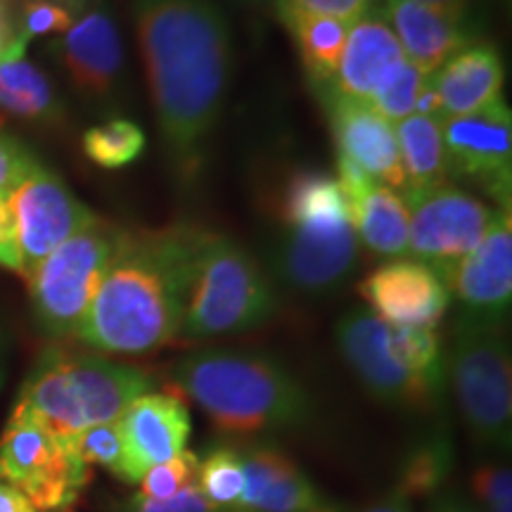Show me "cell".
I'll list each match as a JSON object with an SVG mask.
<instances>
[{
  "label": "cell",
  "instance_id": "8",
  "mask_svg": "<svg viewBox=\"0 0 512 512\" xmlns=\"http://www.w3.org/2000/svg\"><path fill=\"white\" fill-rule=\"evenodd\" d=\"M93 467L81 463L27 408H12L0 432V482H8L41 512H69L91 484Z\"/></svg>",
  "mask_w": 512,
  "mask_h": 512
},
{
  "label": "cell",
  "instance_id": "12",
  "mask_svg": "<svg viewBox=\"0 0 512 512\" xmlns=\"http://www.w3.org/2000/svg\"><path fill=\"white\" fill-rule=\"evenodd\" d=\"M273 252L278 280L304 297H325L344 285L358 259V235L351 219L302 221Z\"/></svg>",
  "mask_w": 512,
  "mask_h": 512
},
{
  "label": "cell",
  "instance_id": "45",
  "mask_svg": "<svg viewBox=\"0 0 512 512\" xmlns=\"http://www.w3.org/2000/svg\"><path fill=\"white\" fill-rule=\"evenodd\" d=\"M5 377H8V337L0 330V389H3Z\"/></svg>",
  "mask_w": 512,
  "mask_h": 512
},
{
  "label": "cell",
  "instance_id": "10",
  "mask_svg": "<svg viewBox=\"0 0 512 512\" xmlns=\"http://www.w3.org/2000/svg\"><path fill=\"white\" fill-rule=\"evenodd\" d=\"M337 349L366 392L384 406L406 413H430L446 387L413 373L389 342V323L370 311H349L335 328Z\"/></svg>",
  "mask_w": 512,
  "mask_h": 512
},
{
  "label": "cell",
  "instance_id": "30",
  "mask_svg": "<svg viewBox=\"0 0 512 512\" xmlns=\"http://www.w3.org/2000/svg\"><path fill=\"white\" fill-rule=\"evenodd\" d=\"M83 155L100 169H124L143 155L145 133L131 119H112L83 133Z\"/></svg>",
  "mask_w": 512,
  "mask_h": 512
},
{
  "label": "cell",
  "instance_id": "24",
  "mask_svg": "<svg viewBox=\"0 0 512 512\" xmlns=\"http://www.w3.org/2000/svg\"><path fill=\"white\" fill-rule=\"evenodd\" d=\"M0 112L31 124H50L62 114L53 83L24 50L0 60Z\"/></svg>",
  "mask_w": 512,
  "mask_h": 512
},
{
  "label": "cell",
  "instance_id": "2",
  "mask_svg": "<svg viewBox=\"0 0 512 512\" xmlns=\"http://www.w3.org/2000/svg\"><path fill=\"white\" fill-rule=\"evenodd\" d=\"M195 235V226L121 233L74 339L114 356H147L176 342Z\"/></svg>",
  "mask_w": 512,
  "mask_h": 512
},
{
  "label": "cell",
  "instance_id": "9",
  "mask_svg": "<svg viewBox=\"0 0 512 512\" xmlns=\"http://www.w3.org/2000/svg\"><path fill=\"white\" fill-rule=\"evenodd\" d=\"M408 207V256L441 280L465 259L494 223L496 209L453 183L403 190Z\"/></svg>",
  "mask_w": 512,
  "mask_h": 512
},
{
  "label": "cell",
  "instance_id": "35",
  "mask_svg": "<svg viewBox=\"0 0 512 512\" xmlns=\"http://www.w3.org/2000/svg\"><path fill=\"white\" fill-rule=\"evenodd\" d=\"M472 496L482 512H512V472L510 467L486 463L472 472Z\"/></svg>",
  "mask_w": 512,
  "mask_h": 512
},
{
  "label": "cell",
  "instance_id": "15",
  "mask_svg": "<svg viewBox=\"0 0 512 512\" xmlns=\"http://www.w3.org/2000/svg\"><path fill=\"white\" fill-rule=\"evenodd\" d=\"M358 294L370 313L399 328L437 330L451 304L444 280L413 259H394L375 268L358 283Z\"/></svg>",
  "mask_w": 512,
  "mask_h": 512
},
{
  "label": "cell",
  "instance_id": "3",
  "mask_svg": "<svg viewBox=\"0 0 512 512\" xmlns=\"http://www.w3.org/2000/svg\"><path fill=\"white\" fill-rule=\"evenodd\" d=\"M176 396H188L228 437L304 427L313 415L306 389L285 366L264 354L204 349L174 363Z\"/></svg>",
  "mask_w": 512,
  "mask_h": 512
},
{
  "label": "cell",
  "instance_id": "29",
  "mask_svg": "<svg viewBox=\"0 0 512 512\" xmlns=\"http://www.w3.org/2000/svg\"><path fill=\"white\" fill-rule=\"evenodd\" d=\"M197 489L221 512H235L245 491V467L238 446L216 444L204 451L197 465Z\"/></svg>",
  "mask_w": 512,
  "mask_h": 512
},
{
  "label": "cell",
  "instance_id": "28",
  "mask_svg": "<svg viewBox=\"0 0 512 512\" xmlns=\"http://www.w3.org/2000/svg\"><path fill=\"white\" fill-rule=\"evenodd\" d=\"M280 219L285 226L302 221L351 219V207L337 178L318 171H302L287 183L280 202Z\"/></svg>",
  "mask_w": 512,
  "mask_h": 512
},
{
  "label": "cell",
  "instance_id": "44",
  "mask_svg": "<svg viewBox=\"0 0 512 512\" xmlns=\"http://www.w3.org/2000/svg\"><path fill=\"white\" fill-rule=\"evenodd\" d=\"M361 512H411V501L406 496H401L396 489H392V494L382 496L380 501L368 505Z\"/></svg>",
  "mask_w": 512,
  "mask_h": 512
},
{
  "label": "cell",
  "instance_id": "4",
  "mask_svg": "<svg viewBox=\"0 0 512 512\" xmlns=\"http://www.w3.org/2000/svg\"><path fill=\"white\" fill-rule=\"evenodd\" d=\"M155 380L143 368L98 354L48 347L38 356L19 389L17 406L72 444L76 434L119 415L138 396L152 392Z\"/></svg>",
  "mask_w": 512,
  "mask_h": 512
},
{
  "label": "cell",
  "instance_id": "36",
  "mask_svg": "<svg viewBox=\"0 0 512 512\" xmlns=\"http://www.w3.org/2000/svg\"><path fill=\"white\" fill-rule=\"evenodd\" d=\"M114 512H221L216 505H211L197 486H188L181 494L155 501L143 494H131L124 501L117 503Z\"/></svg>",
  "mask_w": 512,
  "mask_h": 512
},
{
  "label": "cell",
  "instance_id": "40",
  "mask_svg": "<svg viewBox=\"0 0 512 512\" xmlns=\"http://www.w3.org/2000/svg\"><path fill=\"white\" fill-rule=\"evenodd\" d=\"M413 3L425 5V8L437 10L439 15L451 19V22L467 27L479 34V0H413Z\"/></svg>",
  "mask_w": 512,
  "mask_h": 512
},
{
  "label": "cell",
  "instance_id": "6",
  "mask_svg": "<svg viewBox=\"0 0 512 512\" xmlns=\"http://www.w3.org/2000/svg\"><path fill=\"white\" fill-rule=\"evenodd\" d=\"M505 318L460 311L446 354V382L479 446L510 451L512 368Z\"/></svg>",
  "mask_w": 512,
  "mask_h": 512
},
{
  "label": "cell",
  "instance_id": "18",
  "mask_svg": "<svg viewBox=\"0 0 512 512\" xmlns=\"http://www.w3.org/2000/svg\"><path fill=\"white\" fill-rule=\"evenodd\" d=\"M240 456L245 491L235 512H344L278 446L249 444Z\"/></svg>",
  "mask_w": 512,
  "mask_h": 512
},
{
  "label": "cell",
  "instance_id": "7",
  "mask_svg": "<svg viewBox=\"0 0 512 512\" xmlns=\"http://www.w3.org/2000/svg\"><path fill=\"white\" fill-rule=\"evenodd\" d=\"M121 233L124 230L98 219L62 242L29 273L31 311L43 335L76 337L112 264Z\"/></svg>",
  "mask_w": 512,
  "mask_h": 512
},
{
  "label": "cell",
  "instance_id": "25",
  "mask_svg": "<svg viewBox=\"0 0 512 512\" xmlns=\"http://www.w3.org/2000/svg\"><path fill=\"white\" fill-rule=\"evenodd\" d=\"M278 19L297 43L311 86H325L335 79L351 24L309 15V12H280Z\"/></svg>",
  "mask_w": 512,
  "mask_h": 512
},
{
  "label": "cell",
  "instance_id": "31",
  "mask_svg": "<svg viewBox=\"0 0 512 512\" xmlns=\"http://www.w3.org/2000/svg\"><path fill=\"white\" fill-rule=\"evenodd\" d=\"M427 74H422L413 62L403 60L396 64L394 72L380 83V88L370 95L368 105L389 121L399 124L415 112V98H418L420 83Z\"/></svg>",
  "mask_w": 512,
  "mask_h": 512
},
{
  "label": "cell",
  "instance_id": "38",
  "mask_svg": "<svg viewBox=\"0 0 512 512\" xmlns=\"http://www.w3.org/2000/svg\"><path fill=\"white\" fill-rule=\"evenodd\" d=\"M36 166V157L27 147L8 133H0V197H8Z\"/></svg>",
  "mask_w": 512,
  "mask_h": 512
},
{
  "label": "cell",
  "instance_id": "21",
  "mask_svg": "<svg viewBox=\"0 0 512 512\" xmlns=\"http://www.w3.org/2000/svg\"><path fill=\"white\" fill-rule=\"evenodd\" d=\"M403 60L406 55H403L399 38L389 27L380 5H373L366 15L349 27L335 79L325 86L347 95V98L368 102L370 95Z\"/></svg>",
  "mask_w": 512,
  "mask_h": 512
},
{
  "label": "cell",
  "instance_id": "43",
  "mask_svg": "<svg viewBox=\"0 0 512 512\" xmlns=\"http://www.w3.org/2000/svg\"><path fill=\"white\" fill-rule=\"evenodd\" d=\"M0 512H38L29 498L8 482H0Z\"/></svg>",
  "mask_w": 512,
  "mask_h": 512
},
{
  "label": "cell",
  "instance_id": "1",
  "mask_svg": "<svg viewBox=\"0 0 512 512\" xmlns=\"http://www.w3.org/2000/svg\"><path fill=\"white\" fill-rule=\"evenodd\" d=\"M157 128L178 181L195 183L226 105L233 43L214 0H133Z\"/></svg>",
  "mask_w": 512,
  "mask_h": 512
},
{
  "label": "cell",
  "instance_id": "19",
  "mask_svg": "<svg viewBox=\"0 0 512 512\" xmlns=\"http://www.w3.org/2000/svg\"><path fill=\"white\" fill-rule=\"evenodd\" d=\"M64 72L88 98H107L124 69L119 27L107 10H91L55 43Z\"/></svg>",
  "mask_w": 512,
  "mask_h": 512
},
{
  "label": "cell",
  "instance_id": "23",
  "mask_svg": "<svg viewBox=\"0 0 512 512\" xmlns=\"http://www.w3.org/2000/svg\"><path fill=\"white\" fill-rule=\"evenodd\" d=\"M432 79L444 117H463L503 100V62L494 43H472L434 72Z\"/></svg>",
  "mask_w": 512,
  "mask_h": 512
},
{
  "label": "cell",
  "instance_id": "34",
  "mask_svg": "<svg viewBox=\"0 0 512 512\" xmlns=\"http://www.w3.org/2000/svg\"><path fill=\"white\" fill-rule=\"evenodd\" d=\"M17 31L24 41L48 34H67L76 22L72 10L55 0H22Z\"/></svg>",
  "mask_w": 512,
  "mask_h": 512
},
{
  "label": "cell",
  "instance_id": "33",
  "mask_svg": "<svg viewBox=\"0 0 512 512\" xmlns=\"http://www.w3.org/2000/svg\"><path fill=\"white\" fill-rule=\"evenodd\" d=\"M197 465H200V453L185 448V451L178 453L176 458L150 467V470L140 477L138 494L155 498V501H164V498L181 494L188 486H195Z\"/></svg>",
  "mask_w": 512,
  "mask_h": 512
},
{
  "label": "cell",
  "instance_id": "39",
  "mask_svg": "<svg viewBox=\"0 0 512 512\" xmlns=\"http://www.w3.org/2000/svg\"><path fill=\"white\" fill-rule=\"evenodd\" d=\"M0 266L22 273V254H19L15 216L8 197H0Z\"/></svg>",
  "mask_w": 512,
  "mask_h": 512
},
{
  "label": "cell",
  "instance_id": "27",
  "mask_svg": "<svg viewBox=\"0 0 512 512\" xmlns=\"http://www.w3.org/2000/svg\"><path fill=\"white\" fill-rule=\"evenodd\" d=\"M453 460H456V448H453L451 434L446 427H437L408 448L401 460L394 489L408 501L418 496L432 498L444 491L453 472Z\"/></svg>",
  "mask_w": 512,
  "mask_h": 512
},
{
  "label": "cell",
  "instance_id": "5",
  "mask_svg": "<svg viewBox=\"0 0 512 512\" xmlns=\"http://www.w3.org/2000/svg\"><path fill=\"white\" fill-rule=\"evenodd\" d=\"M275 290L264 268L226 235L197 228L178 339L202 342L261 328L273 318Z\"/></svg>",
  "mask_w": 512,
  "mask_h": 512
},
{
  "label": "cell",
  "instance_id": "37",
  "mask_svg": "<svg viewBox=\"0 0 512 512\" xmlns=\"http://www.w3.org/2000/svg\"><path fill=\"white\" fill-rule=\"evenodd\" d=\"M275 15L280 12H309V15L339 19L354 24L373 8L375 0H273Z\"/></svg>",
  "mask_w": 512,
  "mask_h": 512
},
{
  "label": "cell",
  "instance_id": "22",
  "mask_svg": "<svg viewBox=\"0 0 512 512\" xmlns=\"http://www.w3.org/2000/svg\"><path fill=\"white\" fill-rule=\"evenodd\" d=\"M380 8L399 38L406 60L422 74L439 72L453 55L479 41L477 31L460 27L437 10L413 0H382Z\"/></svg>",
  "mask_w": 512,
  "mask_h": 512
},
{
  "label": "cell",
  "instance_id": "46",
  "mask_svg": "<svg viewBox=\"0 0 512 512\" xmlns=\"http://www.w3.org/2000/svg\"><path fill=\"white\" fill-rule=\"evenodd\" d=\"M240 3H247V5H256V3H266V0H240Z\"/></svg>",
  "mask_w": 512,
  "mask_h": 512
},
{
  "label": "cell",
  "instance_id": "16",
  "mask_svg": "<svg viewBox=\"0 0 512 512\" xmlns=\"http://www.w3.org/2000/svg\"><path fill=\"white\" fill-rule=\"evenodd\" d=\"M465 313L505 318L512 302V219L510 207H498L494 223L444 280Z\"/></svg>",
  "mask_w": 512,
  "mask_h": 512
},
{
  "label": "cell",
  "instance_id": "20",
  "mask_svg": "<svg viewBox=\"0 0 512 512\" xmlns=\"http://www.w3.org/2000/svg\"><path fill=\"white\" fill-rule=\"evenodd\" d=\"M337 171L358 240L380 256H406L411 219L401 192L373 181L344 157H337Z\"/></svg>",
  "mask_w": 512,
  "mask_h": 512
},
{
  "label": "cell",
  "instance_id": "26",
  "mask_svg": "<svg viewBox=\"0 0 512 512\" xmlns=\"http://www.w3.org/2000/svg\"><path fill=\"white\" fill-rule=\"evenodd\" d=\"M394 128L396 140H399L403 178H406L403 190H420L446 183L448 164L439 119L411 114L394 124Z\"/></svg>",
  "mask_w": 512,
  "mask_h": 512
},
{
  "label": "cell",
  "instance_id": "17",
  "mask_svg": "<svg viewBox=\"0 0 512 512\" xmlns=\"http://www.w3.org/2000/svg\"><path fill=\"white\" fill-rule=\"evenodd\" d=\"M126 453V484H138L150 467L188 448L192 418L181 396L147 392L117 420Z\"/></svg>",
  "mask_w": 512,
  "mask_h": 512
},
{
  "label": "cell",
  "instance_id": "42",
  "mask_svg": "<svg viewBox=\"0 0 512 512\" xmlns=\"http://www.w3.org/2000/svg\"><path fill=\"white\" fill-rule=\"evenodd\" d=\"M427 512H482V510L475 508L470 501H465L463 496L448 494V491L444 489L430 498Z\"/></svg>",
  "mask_w": 512,
  "mask_h": 512
},
{
  "label": "cell",
  "instance_id": "13",
  "mask_svg": "<svg viewBox=\"0 0 512 512\" xmlns=\"http://www.w3.org/2000/svg\"><path fill=\"white\" fill-rule=\"evenodd\" d=\"M8 204L15 216L24 278H29V273L62 242L98 221L86 204L76 200L62 178L41 164L10 192Z\"/></svg>",
  "mask_w": 512,
  "mask_h": 512
},
{
  "label": "cell",
  "instance_id": "32",
  "mask_svg": "<svg viewBox=\"0 0 512 512\" xmlns=\"http://www.w3.org/2000/svg\"><path fill=\"white\" fill-rule=\"evenodd\" d=\"M72 451L79 456L81 463L88 467H105L112 477L126 482V453L117 420L93 425L76 434L72 439Z\"/></svg>",
  "mask_w": 512,
  "mask_h": 512
},
{
  "label": "cell",
  "instance_id": "11",
  "mask_svg": "<svg viewBox=\"0 0 512 512\" xmlns=\"http://www.w3.org/2000/svg\"><path fill=\"white\" fill-rule=\"evenodd\" d=\"M448 178H465L498 207H510L512 190V114L503 100L463 117L439 119Z\"/></svg>",
  "mask_w": 512,
  "mask_h": 512
},
{
  "label": "cell",
  "instance_id": "41",
  "mask_svg": "<svg viewBox=\"0 0 512 512\" xmlns=\"http://www.w3.org/2000/svg\"><path fill=\"white\" fill-rule=\"evenodd\" d=\"M29 43L19 36L17 19L12 17L10 5L0 3V60H5L15 50H27Z\"/></svg>",
  "mask_w": 512,
  "mask_h": 512
},
{
  "label": "cell",
  "instance_id": "14",
  "mask_svg": "<svg viewBox=\"0 0 512 512\" xmlns=\"http://www.w3.org/2000/svg\"><path fill=\"white\" fill-rule=\"evenodd\" d=\"M316 93L328 112L337 157L349 159L373 181L392 190H403L406 178L394 124L380 117L366 100L347 98L330 86H318Z\"/></svg>",
  "mask_w": 512,
  "mask_h": 512
},
{
  "label": "cell",
  "instance_id": "47",
  "mask_svg": "<svg viewBox=\"0 0 512 512\" xmlns=\"http://www.w3.org/2000/svg\"><path fill=\"white\" fill-rule=\"evenodd\" d=\"M0 3H5V5H12V3H22V0H0Z\"/></svg>",
  "mask_w": 512,
  "mask_h": 512
}]
</instances>
